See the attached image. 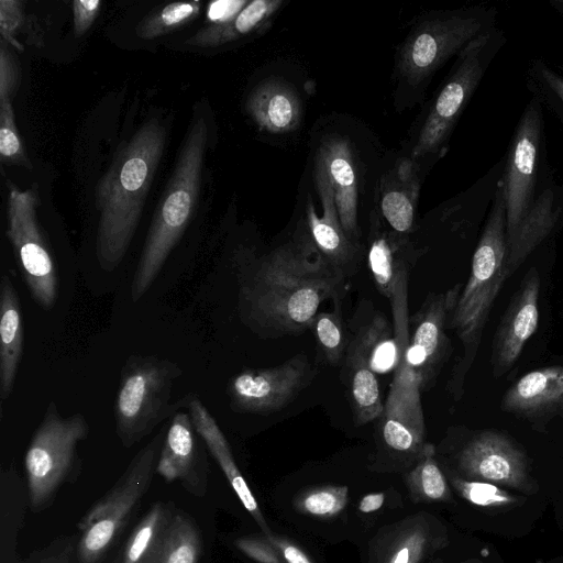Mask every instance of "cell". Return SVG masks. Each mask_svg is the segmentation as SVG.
Wrapping results in <instances>:
<instances>
[{"instance_id": "44", "label": "cell", "mask_w": 563, "mask_h": 563, "mask_svg": "<svg viewBox=\"0 0 563 563\" xmlns=\"http://www.w3.org/2000/svg\"><path fill=\"white\" fill-rule=\"evenodd\" d=\"M266 538L278 550L285 563H313L310 556L288 538L273 532Z\"/></svg>"}, {"instance_id": "37", "label": "cell", "mask_w": 563, "mask_h": 563, "mask_svg": "<svg viewBox=\"0 0 563 563\" xmlns=\"http://www.w3.org/2000/svg\"><path fill=\"white\" fill-rule=\"evenodd\" d=\"M451 483L462 498L481 507H508L522 500L489 482L451 476Z\"/></svg>"}, {"instance_id": "9", "label": "cell", "mask_w": 563, "mask_h": 563, "mask_svg": "<svg viewBox=\"0 0 563 563\" xmlns=\"http://www.w3.org/2000/svg\"><path fill=\"white\" fill-rule=\"evenodd\" d=\"M88 433L81 413L64 418L56 404L49 402L24 456L27 497L34 511L49 506L58 488L69 481L78 464L76 446Z\"/></svg>"}, {"instance_id": "1", "label": "cell", "mask_w": 563, "mask_h": 563, "mask_svg": "<svg viewBox=\"0 0 563 563\" xmlns=\"http://www.w3.org/2000/svg\"><path fill=\"white\" fill-rule=\"evenodd\" d=\"M342 277L318 251L306 227L260 260L241 285L240 302L251 323L296 334L310 328L325 299L338 295Z\"/></svg>"}, {"instance_id": "38", "label": "cell", "mask_w": 563, "mask_h": 563, "mask_svg": "<svg viewBox=\"0 0 563 563\" xmlns=\"http://www.w3.org/2000/svg\"><path fill=\"white\" fill-rule=\"evenodd\" d=\"M24 22V10L22 2L16 0L0 1V34L1 40L19 51L23 45L16 40V34Z\"/></svg>"}, {"instance_id": "10", "label": "cell", "mask_w": 563, "mask_h": 563, "mask_svg": "<svg viewBox=\"0 0 563 563\" xmlns=\"http://www.w3.org/2000/svg\"><path fill=\"white\" fill-rule=\"evenodd\" d=\"M495 38L493 30L488 31L461 51L419 130L410 152L411 159L435 154L445 146L459 117L484 76Z\"/></svg>"}, {"instance_id": "3", "label": "cell", "mask_w": 563, "mask_h": 563, "mask_svg": "<svg viewBox=\"0 0 563 563\" xmlns=\"http://www.w3.org/2000/svg\"><path fill=\"white\" fill-rule=\"evenodd\" d=\"M460 295V286L430 295L411 319L406 313L394 317V335L398 344V362L382 417L412 424H424L420 401L444 363L449 340L445 323Z\"/></svg>"}, {"instance_id": "40", "label": "cell", "mask_w": 563, "mask_h": 563, "mask_svg": "<svg viewBox=\"0 0 563 563\" xmlns=\"http://www.w3.org/2000/svg\"><path fill=\"white\" fill-rule=\"evenodd\" d=\"M11 46L3 40L0 42V97L13 95L21 82L19 60L11 52Z\"/></svg>"}, {"instance_id": "26", "label": "cell", "mask_w": 563, "mask_h": 563, "mask_svg": "<svg viewBox=\"0 0 563 563\" xmlns=\"http://www.w3.org/2000/svg\"><path fill=\"white\" fill-rule=\"evenodd\" d=\"M0 398L12 391L23 349L20 299L9 276L0 284Z\"/></svg>"}, {"instance_id": "29", "label": "cell", "mask_w": 563, "mask_h": 563, "mask_svg": "<svg viewBox=\"0 0 563 563\" xmlns=\"http://www.w3.org/2000/svg\"><path fill=\"white\" fill-rule=\"evenodd\" d=\"M176 510L172 501H155L129 536L119 563H151Z\"/></svg>"}, {"instance_id": "19", "label": "cell", "mask_w": 563, "mask_h": 563, "mask_svg": "<svg viewBox=\"0 0 563 563\" xmlns=\"http://www.w3.org/2000/svg\"><path fill=\"white\" fill-rule=\"evenodd\" d=\"M313 179L322 213L319 216L314 205L308 199L305 223L318 251L335 269L343 273V269L356 260L360 247L346 236L342 228L327 170L316 155Z\"/></svg>"}, {"instance_id": "46", "label": "cell", "mask_w": 563, "mask_h": 563, "mask_svg": "<svg viewBox=\"0 0 563 563\" xmlns=\"http://www.w3.org/2000/svg\"><path fill=\"white\" fill-rule=\"evenodd\" d=\"M386 495L383 492L369 493L360 500L358 510L363 514L374 512L382 508L385 503Z\"/></svg>"}, {"instance_id": "45", "label": "cell", "mask_w": 563, "mask_h": 563, "mask_svg": "<svg viewBox=\"0 0 563 563\" xmlns=\"http://www.w3.org/2000/svg\"><path fill=\"white\" fill-rule=\"evenodd\" d=\"M71 543H62L53 545L45 550L42 554L36 555L31 563H69L71 555Z\"/></svg>"}, {"instance_id": "21", "label": "cell", "mask_w": 563, "mask_h": 563, "mask_svg": "<svg viewBox=\"0 0 563 563\" xmlns=\"http://www.w3.org/2000/svg\"><path fill=\"white\" fill-rule=\"evenodd\" d=\"M245 110L253 122L273 134L296 131L302 121V102L286 80L271 77L257 84L247 96Z\"/></svg>"}, {"instance_id": "6", "label": "cell", "mask_w": 563, "mask_h": 563, "mask_svg": "<svg viewBox=\"0 0 563 563\" xmlns=\"http://www.w3.org/2000/svg\"><path fill=\"white\" fill-rule=\"evenodd\" d=\"M179 366L154 355H131L124 363L114 401L115 432L131 448L174 412L172 388L181 375Z\"/></svg>"}, {"instance_id": "4", "label": "cell", "mask_w": 563, "mask_h": 563, "mask_svg": "<svg viewBox=\"0 0 563 563\" xmlns=\"http://www.w3.org/2000/svg\"><path fill=\"white\" fill-rule=\"evenodd\" d=\"M208 125L202 114L190 123L165 192L150 225L131 284L133 302L152 286L187 228L199 196Z\"/></svg>"}, {"instance_id": "13", "label": "cell", "mask_w": 563, "mask_h": 563, "mask_svg": "<svg viewBox=\"0 0 563 563\" xmlns=\"http://www.w3.org/2000/svg\"><path fill=\"white\" fill-rule=\"evenodd\" d=\"M457 466L467 479L505 485L526 494L537 490L525 451L498 431L476 433L460 451Z\"/></svg>"}, {"instance_id": "42", "label": "cell", "mask_w": 563, "mask_h": 563, "mask_svg": "<svg viewBox=\"0 0 563 563\" xmlns=\"http://www.w3.org/2000/svg\"><path fill=\"white\" fill-rule=\"evenodd\" d=\"M100 0H75L73 2L74 32L76 36L84 35L97 19Z\"/></svg>"}, {"instance_id": "43", "label": "cell", "mask_w": 563, "mask_h": 563, "mask_svg": "<svg viewBox=\"0 0 563 563\" xmlns=\"http://www.w3.org/2000/svg\"><path fill=\"white\" fill-rule=\"evenodd\" d=\"M249 3L246 0H218L209 3L207 20L210 25L224 24L233 20Z\"/></svg>"}, {"instance_id": "32", "label": "cell", "mask_w": 563, "mask_h": 563, "mask_svg": "<svg viewBox=\"0 0 563 563\" xmlns=\"http://www.w3.org/2000/svg\"><path fill=\"white\" fill-rule=\"evenodd\" d=\"M349 504L346 485H320L299 492L292 500L299 514L318 519H331L339 516Z\"/></svg>"}, {"instance_id": "22", "label": "cell", "mask_w": 563, "mask_h": 563, "mask_svg": "<svg viewBox=\"0 0 563 563\" xmlns=\"http://www.w3.org/2000/svg\"><path fill=\"white\" fill-rule=\"evenodd\" d=\"M405 235L386 227L377 207L371 211L367 264L377 289L389 299L400 275L409 271L412 251Z\"/></svg>"}, {"instance_id": "18", "label": "cell", "mask_w": 563, "mask_h": 563, "mask_svg": "<svg viewBox=\"0 0 563 563\" xmlns=\"http://www.w3.org/2000/svg\"><path fill=\"white\" fill-rule=\"evenodd\" d=\"M327 170L342 228L346 236L358 245V165L351 141L339 133L321 137L316 151Z\"/></svg>"}, {"instance_id": "31", "label": "cell", "mask_w": 563, "mask_h": 563, "mask_svg": "<svg viewBox=\"0 0 563 563\" xmlns=\"http://www.w3.org/2000/svg\"><path fill=\"white\" fill-rule=\"evenodd\" d=\"M434 455V446L424 444L419 462L405 476L409 496L415 503H448L452 499L448 481Z\"/></svg>"}, {"instance_id": "41", "label": "cell", "mask_w": 563, "mask_h": 563, "mask_svg": "<svg viewBox=\"0 0 563 563\" xmlns=\"http://www.w3.org/2000/svg\"><path fill=\"white\" fill-rule=\"evenodd\" d=\"M532 70L544 96L563 112V77L539 62Z\"/></svg>"}, {"instance_id": "30", "label": "cell", "mask_w": 563, "mask_h": 563, "mask_svg": "<svg viewBox=\"0 0 563 563\" xmlns=\"http://www.w3.org/2000/svg\"><path fill=\"white\" fill-rule=\"evenodd\" d=\"M201 553L202 541L198 527L187 514L176 510L151 563H199Z\"/></svg>"}, {"instance_id": "2", "label": "cell", "mask_w": 563, "mask_h": 563, "mask_svg": "<svg viewBox=\"0 0 563 563\" xmlns=\"http://www.w3.org/2000/svg\"><path fill=\"white\" fill-rule=\"evenodd\" d=\"M166 129L157 120L145 122L118 150L99 180L95 203L99 212L97 257L106 271L123 260L140 222L145 199L162 158Z\"/></svg>"}, {"instance_id": "16", "label": "cell", "mask_w": 563, "mask_h": 563, "mask_svg": "<svg viewBox=\"0 0 563 563\" xmlns=\"http://www.w3.org/2000/svg\"><path fill=\"white\" fill-rule=\"evenodd\" d=\"M207 445L194 427L189 412L172 418L157 459L156 473L166 482L178 481L190 494L207 492Z\"/></svg>"}, {"instance_id": "28", "label": "cell", "mask_w": 563, "mask_h": 563, "mask_svg": "<svg viewBox=\"0 0 563 563\" xmlns=\"http://www.w3.org/2000/svg\"><path fill=\"white\" fill-rule=\"evenodd\" d=\"M282 4L283 1L280 0L249 1L233 20L224 24L208 25L200 29L186 41V44L198 47H214L251 35L266 26Z\"/></svg>"}, {"instance_id": "34", "label": "cell", "mask_w": 563, "mask_h": 563, "mask_svg": "<svg viewBox=\"0 0 563 563\" xmlns=\"http://www.w3.org/2000/svg\"><path fill=\"white\" fill-rule=\"evenodd\" d=\"M385 321L380 317L376 318L369 325L360 330L368 352L371 367L376 374L396 368L398 362V344L395 335H390Z\"/></svg>"}, {"instance_id": "39", "label": "cell", "mask_w": 563, "mask_h": 563, "mask_svg": "<svg viewBox=\"0 0 563 563\" xmlns=\"http://www.w3.org/2000/svg\"><path fill=\"white\" fill-rule=\"evenodd\" d=\"M235 547L256 563H285L278 550L263 536H243L235 540Z\"/></svg>"}, {"instance_id": "35", "label": "cell", "mask_w": 563, "mask_h": 563, "mask_svg": "<svg viewBox=\"0 0 563 563\" xmlns=\"http://www.w3.org/2000/svg\"><path fill=\"white\" fill-rule=\"evenodd\" d=\"M333 312H318L310 328L325 360L336 364L345 347V335L338 300Z\"/></svg>"}, {"instance_id": "5", "label": "cell", "mask_w": 563, "mask_h": 563, "mask_svg": "<svg viewBox=\"0 0 563 563\" xmlns=\"http://www.w3.org/2000/svg\"><path fill=\"white\" fill-rule=\"evenodd\" d=\"M507 212L503 184L497 186L493 208L475 249L470 278L450 314L449 327L461 340L464 354L453 377L456 393L462 391L486 325L490 309L507 273Z\"/></svg>"}, {"instance_id": "17", "label": "cell", "mask_w": 563, "mask_h": 563, "mask_svg": "<svg viewBox=\"0 0 563 563\" xmlns=\"http://www.w3.org/2000/svg\"><path fill=\"white\" fill-rule=\"evenodd\" d=\"M540 276L531 268L514 294L496 329L492 344L495 376H503L517 361L539 323Z\"/></svg>"}, {"instance_id": "12", "label": "cell", "mask_w": 563, "mask_h": 563, "mask_svg": "<svg viewBox=\"0 0 563 563\" xmlns=\"http://www.w3.org/2000/svg\"><path fill=\"white\" fill-rule=\"evenodd\" d=\"M541 134V109L537 100H532L515 131L501 179L507 212L506 239L512 235L534 202L533 190Z\"/></svg>"}, {"instance_id": "20", "label": "cell", "mask_w": 563, "mask_h": 563, "mask_svg": "<svg viewBox=\"0 0 563 563\" xmlns=\"http://www.w3.org/2000/svg\"><path fill=\"white\" fill-rule=\"evenodd\" d=\"M176 407H185L188 410L195 429L205 441L207 449L222 470L240 501L258 525L263 534H271L272 531L268 523L261 511L256 498L235 463L225 435L202 401L196 395L188 394L176 404Z\"/></svg>"}, {"instance_id": "24", "label": "cell", "mask_w": 563, "mask_h": 563, "mask_svg": "<svg viewBox=\"0 0 563 563\" xmlns=\"http://www.w3.org/2000/svg\"><path fill=\"white\" fill-rule=\"evenodd\" d=\"M419 178L415 161L401 159L382 176L379 210L394 231L407 234L412 230L419 196Z\"/></svg>"}, {"instance_id": "7", "label": "cell", "mask_w": 563, "mask_h": 563, "mask_svg": "<svg viewBox=\"0 0 563 563\" xmlns=\"http://www.w3.org/2000/svg\"><path fill=\"white\" fill-rule=\"evenodd\" d=\"M167 429L164 424L136 453L111 489L79 521L81 536L77 556L80 563H98L121 533L151 485Z\"/></svg>"}, {"instance_id": "27", "label": "cell", "mask_w": 563, "mask_h": 563, "mask_svg": "<svg viewBox=\"0 0 563 563\" xmlns=\"http://www.w3.org/2000/svg\"><path fill=\"white\" fill-rule=\"evenodd\" d=\"M559 219L554 192L544 190L533 202L526 218L507 238V273L510 276L552 232Z\"/></svg>"}, {"instance_id": "23", "label": "cell", "mask_w": 563, "mask_h": 563, "mask_svg": "<svg viewBox=\"0 0 563 563\" xmlns=\"http://www.w3.org/2000/svg\"><path fill=\"white\" fill-rule=\"evenodd\" d=\"M501 407L528 418L563 408V367H543L525 374L507 390Z\"/></svg>"}, {"instance_id": "25", "label": "cell", "mask_w": 563, "mask_h": 563, "mask_svg": "<svg viewBox=\"0 0 563 563\" xmlns=\"http://www.w3.org/2000/svg\"><path fill=\"white\" fill-rule=\"evenodd\" d=\"M346 375L353 416L357 426L382 417L385 404L368 352L358 332L347 347Z\"/></svg>"}, {"instance_id": "8", "label": "cell", "mask_w": 563, "mask_h": 563, "mask_svg": "<svg viewBox=\"0 0 563 563\" xmlns=\"http://www.w3.org/2000/svg\"><path fill=\"white\" fill-rule=\"evenodd\" d=\"M490 15L464 11L431 16L415 25L397 59L398 90L418 92L454 54L479 35L492 31Z\"/></svg>"}, {"instance_id": "15", "label": "cell", "mask_w": 563, "mask_h": 563, "mask_svg": "<svg viewBox=\"0 0 563 563\" xmlns=\"http://www.w3.org/2000/svg\"><path fill=\"white\" fill-rule=\"evenodd\" d=\"M446 542L442 523L431 514L419 511L383 527L373 537L368 563H422Z\"/></svg>"}, {"instance_id": "49", "label": "cell", "mask_w": 563, "mask_h": 563, "mask_svg": "<svg viewBox=\"0 0 563 563\" xmlns=\"http://www.w3.org/2000/svg\"><path fill=\"white\" fill-rule=\"evenodd\" d=\"M437 563H441L440 561H438Z\"/></svg>"}, {"instance_id": "48", "label": "cell", "mask_w": 563, "mask_h": 563, "mask_svg": "<svg viewBox=\"0 0 563 563\" xmlns=\"http://www.w3.org/2000/svg\"><path fill=\"white\" fill-rule=\"evenodd\" d=\"M465 563H482V562H481V561H478V560H471V561H467V562H465Z\"/></svg>"}, {"instance_id": "47", "label": "cell", "mask_w": 563, "mask_h": 563, "mask_svg": "<svg viewBox=\"0 0 563 563\" xmlns=\"http://www.w3.org/2000/svg\"><path fill=\"white\" fill-rule=\"evenodd\" d=\"M550 4L563 15V0H553Z\"/></svg>"}, {"instance_id": "36", "label": "cell", "mask_w": 563, "mask_h": 563, "mask_svg": "<svg viewBox=\"0 0 563 563\" xmlns=\"http://www.w3.org/2000/svg\"><path fill=\"white\" fill-rule=\"evenodd\" d=\"M0 157L2 164L19 165L31 169L12 108V97H0Z\"/></svg>"}, {"instance_id": "14", "label": "cell", "mask_w": 563, "mask_h": 563, "mask_svg": "<svg viewBox=\"0 0 563 563\" xmlns=\"http://www.w3.org/2000/svg\"><path fill=\"white\" fill-rule=\"evenodd\" d=\"M311 376L306 355L298 354L267 368L245 369L228 386L231 407L239 412L269 413L290 402Z\"/></svg>"}, {"instance_id": "33", "label": "cell", "mask_w": 563, "mask_h": 563, "mask_svg": "<svg viewBox=\"0 0 563 563\" xmlns=\"http://www.w3.org/2000/svg\"><path fill=\"white\" fill-rule=\"evenodd\" d=\"M200 1L168 3L145 16L136 26V34L143 40H153L194 21L200 13Z\"/></svg>"}, {"instance_id": "11", "label": "cell", "mask_w": 563, "mask_h": 563, "mask_svg": "<svg viewBox=\"0 0 563 563\" xmlns=\"http://www.w3.org/2000/svg\"><path fill=\"white\" fill-rule=\"evenodd\" d=\"M8 183L7 235L35 302L43 309L54 306L57 295L55 265L37 223L40 202L36 184L21 190Z\"/></svg>"}]
</instances>
